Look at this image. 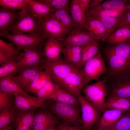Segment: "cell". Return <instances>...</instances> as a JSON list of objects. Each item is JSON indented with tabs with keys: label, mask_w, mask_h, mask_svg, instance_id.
<instances>
[{
	"label": "cell",
	"mask_w": 130,
	"mask_h": 130,
	"mask_svg": "<svg viewBox=\"0 0 130 130\" xmlns=\"http://www.w3.org/2000/svg\"><path fill=\"white\" fill-rule=\"evenodd\" d=\"M13 34L26 33L35 37L41 36L40 20L34 16L29 8L19 12L18 19L10 30Z\"/></svg>",
	"instance_id": "obj_1"
},
{
	"label": "cell",
	"mask_w": 130,
	"mask_h": 130,
	"mask_svg": "<svg viewBox=\"0 0 130 130\" xmlns=\"http://www.w3.org/2000/svg\"><path fill=\"white\" fill-rule=\"evenodd\" d=\"M107 79L106 77L102 80L87 85L82 91L86 99L102 113L106 110L104 105L107 94L106 85Z\"/></svg>",
	"instance_id": "obj_2"
},
{
	"label": "cell",
	"mask_w": 130,
	"mask_h": 130,
	"mask_svg": "<svg viewBox=\"0 0 130 130\" xmlns=\"http://www.w3.org/2000/svg\"><path fill=\"white\" fill-rule=\"evenodd\" d=\"M48 110L60 119L73 125L82 126L80 105L55 102L49 105Z\"/></svg>",
	"instance_id": "obj_3"
},
{
	"label": "cell",
	"mask_w": 130,
	"mask_h": 130,
	"mask_svg": "<svg viewBox=\"0 0 130 130\" xmlns=\"http://www.w3.org/2000/svg\"><path fill=\"white\" fill-rule=\"evenodd\" d=\"M82 69L84 86L93 80L97 81L102 75L108 72L104 59L100 51L85 64Z\"/></svg>",
	"instance_id": "obj_4"
},
{
	"label": "cell",
	"mask_w": 130,
	"mask_h": 130,
	"mask_svg": "<svg viewBox=\"0 0 130 130\" xmlns=\"http://www.w3.org/2000/svg\"><path fill=\"white\" fill-rule=\"evenodd\" d=\"M40 65L52 79L58 85L66 76L75 68L60 57L55 61L45 58Z\"/></svg>",
	"instance_id": "obj_5"
},
{
	"label": "cell",
	"mask_w": 130,
	"mask_h": 130,
	"mask_svg": "<svg viewBox=\"0 0 130 130\" xmlns=\"http://www.w3.org/2000/svg\"><path fill=\"white\" fill-rule=\"evenodd\" d=\"M41 35L46 39L53 38L63 42L71 31L56 19L48 16L41 20Z\"/></svg>",
	"instance_id": "obj_6"
},
{
	"label": "cell",
	"mask_w": 130,
	"mask_h": 130,
	"mask_svg": "<svg viewBox=\"0 0 130 130\" xmlns=\"http://www.w3.org/2000/svg\"><path fill=\"white\" fill-rule=\"evenodd\" d=\"M78 99L80 106L82 130H91L93 126L99 121L102 112L89 102L84 96H81Z\"/></svg>",
	"instance_id": "obj_7"
},
{
	"label": "cell",
	"mask_w": 130,
	"mask_h": 130,
	"mask_svg": "<svg viewBox=\"0 0 130 130\" xmlns=\"http://www.w3.org/2000/svg\"><path fill=\"white\" fill-rule=\"evenodd\" d=\"M0 36L12 41L19 52L32 46H37L42 49V46L47 39L42 35L37 38L24 33L10 34L9 33H0Z\"/></svg>",
	"instance_id": "obj_8"
},
{
	"label": "cell",
	"mask_w": 130,
	"mask_h": 130,
	"mask_svg": "<svg viewBox=\"0 0 130 130\" xmlns=\"http://www.w3.org/2000/svg\"><path fill=\"white\" fill-rule=\"evenodd\" d=\"M130 73L112 77L115 78L110 84L106 85V98L119 97L130 99Z\"/></svg>",
	"instance_id": "obj_9"
},
{
	"label": "cell",
	"mask_w": 130,
	"mask_h": 130,
	"mask_svg": "<svg viewBox=\"0 0 130 130\" xmlns=\"http://www.w3.org/2000/svg\"><path fill=\"white\" fill-rule=\"evenodd\" d=\"M108 72L111 77L130 72V58L117 55L107 50L105 51Z\"/></svg>",
	"instance_id": "obj_10"
},
{
	"label": "cell",
	"mask_w": 130,
	"mask_h": 130,
	"mask_svg": "<svg viewBox=\"0 0 130 130\" xmlns=\"http://www.w3.org/2000/svg\"><path fill=\"white\" fill-rule=\"evenodd\" d=\"M82 69L75 68L68 73L59 85L60 87L78 98L84 87Z\"/></svg>",
	"instance_id": "obj_11"
},
{
	"label": "cell",
	"mask_w": 130,
	"mask_h": 130,
	"mask_svg": "<svg viewBox=\"0 0 130 130\" xmlns=\"http://www.w3.org/2000/svg\"><path fill=\"white\" fill-rule=\"evenodd\" d=\"M42 50L36 46L25 49L16 59L20 69L39 65L46 58Z\"/></svg>",
	"instance_id": "obj_12"
},
{
	"label": "cell",
	"mask_w": 130,
	"mask_h": 130,
	"mask_svg": "<svg viewBox=\"0 0 130 130\" xmlns=\"http://www.w3.org/2000/svg\"><path fill=\"white\" fill-rule=\"evenodd\" d=\"M13 94L14 106L16 109L28 110L39 108L46 109L49 107V105L37 97L18 92L14 93Z\"/></svg>",
	"instance_id": "obj_13"
},
{
	"label": "cell",
	"mask_w": 130,
	"mask_h": 130,
	"mask_svg": "<svg viewBox=\"0 0 130 130\" xmlns=\"http://www.w3.org/2000/svg\"><path fill=\"white\" fill-rule=\"evenodd\" d=\"M43 69L40 65L20 69L16 77L21 88L25 91L27 87L39 78Z\"/></svg>",
	"instance_id": "obj_14"
},
{
	"label": "cell",
	"mask_w": 130,
	"mask_h": 130,
	"mask_svg": "<svg viewBox=\"0 0 130 130\" xmlns=\"http://www.w3.org/2000/svg\"><path fill=\"white\" fill-rule=\"evenodd\" d=\"M95 39L98 40L90 32L73 29L62 43L64 45L83 46Z\"/></svg>",
	"instance_id": "obj_15"
},
{
	"label": "cell",
	"mask_w": 130,
	"mask_h": 130,
	"mask_svg": "<svg viewBox=\"0 0 130 130\" xmlns=\"http://www.w3.org/2000/svg\"><path fill=\"white\" fill-rule=\"evenodd\" d=\"M126 112L116 109L106 110L102 113L99 121L93 126L92 130H107Z\"/></svg>",
	"instance_id": "obj_16"
},
{
	"label": "cell",
	"mask_w": 130,
	"mask_h": 130,
	"mask_svg": "<svg viewBox=\"0 0 130 130\" xmlns=\"http://www.w3.org/2000/svg\"><path fill=\"white\" fill-rule=\"evenodd\" d=\"M70 11L73 21L74 29L89 32L85 13L80 8L77 0H71Z\"/></svg>",
	"instance_id": "obj_17"
},
{
	"label": "cell",
	"mask_w": 130,
	"mask_h": 130,
	"mask_svg": "<svg viewBox=\"0 0 130 130\" xmlns=\"http://www.w3.org/2000/svg\"><path fill=\"white\" fill-rule=\"evenodd\" d=\"M19 12L1 7L0 8V33H9L17 21Z\"/></svg>",
	"instance_id": "obj_18"
},
{
	"label": "cell",
	"mask_w": 130,
	"mask_h": 130,
	"mask_svg": "<svg viewBox=\"0 0 130 130\" xmlns=\"http://www.w3.org/2000/svg\"><path fill=\"white\" fill-rule=\"evenodd\" d=\"M44 46L43 52L46 59L52 61L57 60L60 58V53L64 47L62 42L51 38L47 39Z\"/></svg>",
	"instance_id": "obj_19"
},
{
	"label": "cell",
	"mask_w": 130,
	"mask_h": 130,
	"mask_svg": "<svg viewBox=\"0 0 130 130\" xmlns=\"http://www.w3.org/2000/svg\"><path fill=\"white\" fill-rule=\"evenodd\" d=\"M62 52L64 59L70 65L75 68L80 63L83 46L64 45Z\"/></svg>",
	"instance_id": "obj_20"
},
{
	"label": "cell",
	"mask_w": 130,
	"mask_h": 130,
	"mask_svg": "<svg viewBox=\"0 0 130 130\" xmlns=\"http://www.w3.org/2000/svg\"><path fill=\"white\" fill-rule=\"evenodd\" d=\"M26 1L29 10L34 16L40 20L48 17L55 10L39 0Z\"/></svg>",
	"instance_id": "obj_21"
},
{
	"label": "cell",
	"mask_w": 130,
	"mask_h": 130,
	"mask_svg": "<svg viewBox=\"0 0 130 130\" xmlns=\"http://www.w3.org/2000/svg\"><path fill=\"white\" fill-rule=\"evenodd\" d=\"M130 41V26H122L118 28L106 39L108 46L115 45Z\"/></svg>",
	"instance_id": "obj_22"
},
{
	"label": "cell",
	"mask_w": 130,
	"mask_h": 130,
	"mask_svg": "<svg viewBox=\"0 0 130 130\" xmlns=\"http://www.w3.org/2000/svg\"><path fill=\"white\" fill-rule=\"evenodd\" d=\"M127 6L124 8L115 10L106 9L100 7L89 10L85 13L86 17L95 18L105 17H118L121 16L126 11Z\"/></svg>",
	"instance_id": "obj_23"
},
{
	"label": "cell",
	"mask_w": 130,
	"mask_h": 130,
	"mask_svg": "<svg viewBox=\"0 0 130 130\" xmlns=\"http://www.w3.org/2000/svg\"><path fill=\"white\" fill-rule=\"evenodd\" d=\"M99 45L98 40H94L83 46L81 61L75 68L79 70L83 67L86 63L98 53Z\"/></svg>",
	"instance_id": "obj_24"
},
{
	"label": "cell",
	"mask_w": 130,
	"mask_h": 130,
	"mask_svg": "<svg viewBox=\"0 0 130 130\" xmlns=\"http://www.w3.org/2000/svg\"><path fill=\"white\" fill-rule=\"evenodd\" d=\"M86 21L89 31L98 40L103 43L106 42V32L105 27L98 19L91 17H86Z\"/></svg>",
	"instance_id": "obj_25"
},
{
	"label": "cell",
	"mask_w": 130,
	"mask_h": 130,
	"mask_svg": "<svg viewBox=\"0 0 130 130\" xmlns=\"http://www.w3.org/2000/svg\"><path fill=\"white\" fill-rule=\"evenodd\" d=\"M0 91L13 93L18 92L28 95L21 88L16 77L14 76L0 78Z\"/></svg>",
	"instance_id": "obj_26"
},
{
	"label": "cell",
	"mask_w": 130,
	"mask_h": 130,
	"mask_svg": "<svg viewBox=\"0 0 130 130\" xmlns=\"http://www.w3.org/2000/svg\"><path fill=\"white\" fill-rule=\"evenodd\" d=\"M105 109H113L127 111L130 110V99L117 97L106 98L104 105Z\"/></svg>",
	"instance_id": "obj_27"
},
{
	"label": "cell",
	"mask_w": 130,
	"mask_h": 130,
	"mask_svg": "<svg viewBox=\"0 0 130 130\" xmlns=\"http://www.w3.org/2000/svg\"><path fill=\"white\" fill-rule=\"evenodd\" d=\"M60 88L58 84L51 79L35 95L44 102L49 99H52Z\"/></svg>",
	"instance_id": "obj_28"
},
{
	"label": "cell",
	"mask_w": 130,
	"mask_h": 130,
	"mask_svg": "<svg viewBox=\"0 0 130 130\" xmlns=\"http://www.w3.org/2000/svg\"><path fill=\"white\" fill-rule=\"evenodd\" d=\"M48 16L56 19L71 31L74 29L70 12L63 9H55Z\"/></svg>",
	"instance_id": "obj_29"
},
{
	"label": "cell",
	"mask_w": 130,
	"mask_h": 130,
	"mask_svg": "<svg viewBox=\"0 0 130 130\" xmlns=\"http://www.w3.org/2000/svg\"><path fill=\"white\" fill-rule=\"evenodd\" d=\"M55 102L75 105H80L77 98L71 93L61 88L59 89L53 99Z\"/></svg>",
	"instance_id": "obj_30"
},
{
	"label": "cell",
	"mask_w": 130,
	"mask_h": 130,
	"mask_svg": "<svg viewBox=\"0 0 130 130\" xmlns=\"http://www.w3.org/2000/svg\"><path fill=\"white\" fill-rule=\"evenodd\" d=\"M51 79L48 73L45 70H43L39 78L27 87L25 91L35 94Z\"/></svg>",
	"instance_id": "obj_31"
},
{
	"label": "cell",
	"mask_w": 130,
	"mask_h": 130,
	"mask_svg": "<svg viewBox=\"0 0 130 130\" xmlns=\"http://www.w3.org/2000/svg\"><path fill=\"white\" fill-rule=\"evenodd\" d=\"M122 16L118 17H105L97 19L101 22L105 28L106 39L118 28Z\"/></svg>",
	"instance_id": "obj_32"
},
{
	"label": "cell",
	"mask_w": 130,
	"mask_h": 130,
	"mask_svg": "<svg viewBox=\"0 0 130 130\" xmlns=\"http://www.w3.org/2000/svg\"><path fill=\"white\" fill-rule=\"evenodd\" d=\"M20 66L15 59L12 60L0 67V78L12 77L18 73Z\"/></svg>",
	"instance_id": "obj_33"
},
{
	"label": "cell",
	"mask_w": 130,
	"mask_h": 130,
	"mask_svg": "<svg viewBox=\"0 0 130 130\" xmlns=\"http://www.w3.org/2000/svg\"><path fill=\"white\" fill-rule=\"evenodd\" d=\"M17 117V113L14 106L0 112V130L14 123Z\"/></svg>",
	"instance_id": "obj_34"
},
{
	"label": "cell",
	"mask_w": 130,
	"mask_h": 130,
	"mask_svg": "<svg viewBox=\"0 0 130 130\" xmlns=\"http://www.w3.org/2000/svg\"><path fill=\"white\" fill-rule=\"evenodd\" d=\"M60 119L48 110L42 109L36 111L34 117L33 125L53 121H59Z\"/></svg>",
	"instance_id": "obj_35"
},
{
	"label": "cell",
	"mask_w": 130,
	"mask_h": 130,
	"mask_svg": "<svg viewBox=\"0 0 130 130\" xmlns=\"http://www.w3.org/2000/svg\"><path fill=\"white\" fill-rule=\"evenodd\" d=\"M106 50L118 56L130 58V41L109 46Z\"/></svg>",
	"instance_id": "obj_36"
},
{
	"label": "cell",
	"mask_w": 130,
	"mask_h": 130,
	"mask_svg": "<svg viewBox=\"0 0 130 130\" xmlns=\"http://www.w3.org/2000/svg\"><path fill=\"white\" fill-rule=\"evenodd\" d=\"M0 6L1 7L14 11L29 8L26 0H0Z\"/></svg>",
	"instance_id": "obj_37"
},
{
	"label": "cell",
	"mask_w": 130,
	"mask_h": 130,
	"mask_svg": "<svg viewBox=\"0 0 130 130\" xmlns=\"http://www.w3.org/2000/svg\"><path fill=\"white\" fill-rule=\"evenodd\" d=\"M107 130H130V110L123 114Z\"/></svg>",
	"instance_id": "obj_38"
},
{
	"label": "cell",
	"mask_w": 130,
	"mask_h": 130,
	"mask_svg": "<svg viewBox=\"0 0 130 130\" xmlns=\"http://www.w3.org/2000/svg\"><path fill=\"white\" fill-rule=\"evenodd\" d=\"M54 9H63L70 11V0H39Z\"/></svg>",
	"instance_id": "obj_39"
},
{
	"label": "cell",
	"mask_w": 130,
	"mask_h": 130,
	"mask_svg": "<svg viewBox=\"0 0 130 130\" xmlns=\"http://www.w3.org/2000/svg\"><path fill=\"white\" fill-rule=\"evenodd\" d=\"M13 94L0 91V112L14 106Z\"/></svg>",
	"instance_id": "obj_40"
},
{
	"label": "cell",
	"mask_w": 130,
	"mask_h": 130,
	"mask_svg": "<svg viewBox=\"0 0 130 130\" xmlns=\"http://www.w3.org/2000/svg\"><path fill=\"white\" fill-rule=\"evenodd\" d=\"M127 4V0H107L102 3L100 7L106 9L115 10L125 7Z\"/></svg>",
	"instance_id": "obj_41"
},
{
	"label": "cell",
	"mask_w": 130,
	"mask_h": 130,
	"mask_svg": "<svg viewBox=\"0 0 130 130\" xmlns=\"http://www.w3.org/2000/svg\"><path fill=\"white\" fill-rule=\"evenodd\" d=\"M13 43H8L0 39V51L17 57L21 52L17 51Z\"/></svg>",
	"instance_id": "obj_42"
},
{
	"label": "cell",
	"mask_w": 130,
	"mask_h": 130,
	"mask_svg": "<svg viewBox=\"0 0 130 130\" xmlns=\"http://www.w3.org/2000/svg\"><path fill=\"white\" fill-rule=\"evenodd\" d=\"M58 130H82V126H78L71 125L64 120L62 121L57 127Z\"/></svg>",
	"instance_id": "obj_43"
},
{
	"label": "cell",
	"mask_w": 130,
	"mask_h": 130,
	"mask_svg": "<svg viewBox=\"0 0 130 130\" xmlns=\"http://www.w3.org/2000/svg\"><path fill=\"white\" fill-rule=\"evenodd\" d=\"M126 25L130 26V5L129 4L128 5L126 11L121 17L118 28L122 26Z\"/></svg>",
	"instance_id": "obj_44"
},
{
	"label": "cell",
	"mask_w": 130,
	"mask_h": 130,
	"mask_svg": "<svg viewBox=\"0 0 130 130\" xmlns=\"http://www.w3.org/2000/svg\"><path fill=\"white\" fill-rule=\"evenodd\" d=\"M59 121H49L42 124L33 125L32 130H46L48 128L54 124H56Z\"/></svg>",
	"instance_id": "obj_45"
},
{
	"label": "cell",
	"mask_w": 130,
	"mask_h": 130,
	"mask_svg": "<svg viewBox=\"0 0 130 130\" xmlns=\"http://www.w3.org/2000/svg\"><path fill=\"white\" fill-rule=\"evenodd\" d=\"M17 58L0 51V65L2 66L12 59L16 60Z\"/></svg>",
	"instance_id": "obj_46"
},
{
	"label": "cell",
	"mask_w": 130,
	"mask_h": 130,
	"mask_svg": "<svg viewBox=\"0 0 130 130\" xmlns=\"http://www.w3.org/2000/svg\"><path fill=\"white\" fill-rule=\"evenodd\" d=\"M80 8L85 13L89 10L91 0H77Z\"/></svg>",
	"instance_id": "obj_47"
},
{
	"label": "cell",
	"mask_w": 130,
	"mask_h": 130,
	"mask_svg": "<svg viewBox=\"0 0 130 130\" xmlns=\"http://www.w3.org/2000/svg\"><path fill=\"white\" fill-rule=\"evenodd\" d=\"M103 0H91L89 10L100 6Z\"/></svg>",
	"instance_id": "obj_48"
},
{
	"label": "cell",
	"mask_w": 130,
	"mask_h": 130,
	"mask_svg": "<svg viewBox=\"0 0 130 130\" xmlns=\"http://www.w3.org/2000/svg\"><path fill=\"white\" fill-rule=\"evenodd\" d=\"M14 128H15V125L13 123L4 127L0 130H13Z\"/></svg>",
	"instance_id": "obj_49"
},
{
	"label": "cell",
	"mask_w": 130,
	"mask_h": 130,
	"mask_svg": "<svg viewBox=\"0 0 130 130\" xmlns=\"http://www.w3.org/2000/svg\"><path fill=\"white\" fill-rule=\"evenodd\" d=\"M46 130H58L57 127L56 126V124H54L51 126Z\"/></svg>",
	"instance_id": "obj_50"
}]
</instances>
